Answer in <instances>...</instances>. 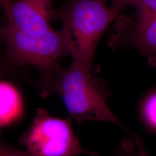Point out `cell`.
<instances>
[{
  "label": "cell",
  "instance_id": "cell-1",
  "mask_svg": "<svg viewBox=\"0 0 156 156\" xmlns=\"http://www.w3.org/2000/svg\"><path fill=\"white\" fill-rule=\"evenodd\" d=\"M91 67L73 59L66 68H58L47 81L37 85L42 97L59 95L68 117L78 126L86 122H102L117 126L129 134L137 145L142 144L139 136L122 123L108 105V92L95 79Z\"/></svg>",
  "mask_w": 156,
  "mask_h": 156
},
{
  "label": "cell",
  "instance_id": "cell-2",
  "mask_svg": "<svg viewBox=\"0 0 156 156\" xmlns=\"http://www.w3.org/2000/svg\"><path fill=\"white\" fill-rule=\"evenodd\" d=\"M106 1L67 0L52 12V20L62 23L73 59L89 67L101 37L119 13L108 8Z\"/></svg>",
  "mask_w": 156,
  "mask_h": 156
},
{
  "label": "cell",
  "instance_id": "cell-3",
  "mask_svg": "<svg viewBox=\"0 0 156 156\" xmlns=\"http://www.w3.org/2000/svg\"><path fill=\"white\" fill-rule=\"evenodd\" d=\"M0 38L6 46L7 56L18 65L28 64L39 71L37 85L47 81L59 68L62 58L71 55L70 42L64 28L41 35L20 31L9 26L0 29Z\"/></svg>",
  "mask_w": 156,
  "mask_h": 156
},
{
  "label": "cell",
  "instance_id": "cell-4",
  "mask_svg": "<svg viewBox=\"0 0 156 156\" xmlns=\"http://www.w3.org/2000/svg\"><path fill=\"white\" fill-rule=\"evenodd\" d=\"M31 156H79L97 153L83 149L73 132L72 119L50 115L44 108H38L33 120L20 140Z\"/></svg>",
  "mask_w": 156,
  "mask_h": 156
},
{
  "label": "cell",
  "instance_id": "cell-5",
  "mask_svg": "<svg viewBox=\"0 0 156 156\" xmlns=\"http://www.w3.org/2000/svg\"><path fill=\"white\" fill-rule=\"evenodd\" d=\"M9 26L33 35L49 32L52 0H0Z\"/></svg>",
  "mask_w": 156,
  "mask_h": 156
},
{
  "label": "cell",
  "instance_id": "cell-6",
  "mask_svg": "<svg viewBox=\"0 0 156 156\" xmlns=\"http://www.w3.org/2000/svg\"><path fill=\"white\" fill-rule=\"evenodd\" d=\"M24 105L19 91L11 83L0 80V133L16 124L23 116Z\"/></svg>",
  "mask_w": 156,
  "mask_h": 156
},
{
  "label": "cell",
  "instance_id": "cell-7",
  "mask_svg": "<svg viewBox=\"0 0 156 156\" xmlns=\"http://www.w3.org/2000/svg\"><path fill=\"white\" fill-rule=\"evenodd\" d=\"M131 37L134 44L141 50L156 53V19L137 20Z\"/></svg>",
  "mask_w": 156,
  "mask_h": 156
},
{
  "label": "cell",
  "instance_id": "cell-8",
  "mask_svg": "<svg viewBox=\"0 0 156 156\" xmlns=\"http://www.w3.org/2000/svg\"><path fill=\"white\" fill-rule=\"evenodd\" d=\"M134 6L137 11V20L156 19V0H136Z\"/></svg>",
  "mask_w": 156,
  "mask_h": 156
},
{
  "label": "cell",
  "instance_id": "cell-9",
  "mask_svg": "<svg viewBox=\"0 0 156 156\" xmlns=\"http://www.w3.org/2000/svg\"><path fill=\"white\" fill-rule=\"evenodd\" d=\"M115 156H149L145 149L137 148L134 140L125 138L122 140L117 145Z\"/></svg>",
  "mask_w": 156,
  "mask_h": 156
},
{
  "label": "cell",
  "instance_id": "cell-10",
  "mask_svg": "<svg viewBox=\"0 0 156 156\" xmlns=\"http://www.w3.org/2000/svg\"><path fill=\"white\" fill-rule=\"evenodd\" d=\"M142 112L145 122L150 127L156 130V92L145 100Z\"/></svg>",
  "mask_w": 156,
  "mask_h": 156
},
{
  "label": "cell",
  "instance_id": "cell-11",
  "mask_svg": "<svg viewBox=\"0 0 156 156\" xmlns=\"http://www.w3.org/2000/svg\"><path fill=\"white\" fill-rule=\"evenodd\" d=\"M0 156H31L26 151L12 147L0 140Z\"/></svg>",
  "mask_w": 156,
  "mask_h": 156
},
{
  "label": "cell",
  "instance_id": "cell-12",
  "mask_svg": "<svg viewBox=\"0 0 156 156\" xmlns=\"http://www.w3.org/2000/svg\"><path fill=\"white\" fill-rule=\"evenodd\" d=\"M112 3V8L120 12L129 6H134L136 0H109Z\"/></svg>",
  "mask_w": 156,
  "mask_h": 156
},
{
  "label": "cell",
  "instance_id": "cell-13",
  "mask_svg": "<svg viewBox=\"0 0 156 156\" xmlns=\"http://www.w3.org/2000/svg\"><path fill=\"white\" fill-rule=\"evenodd\" d=\"M4 64L2 62V57L1 56V54H0V77L2 75V74L4 73Z\"/></svg>",
  "mask_w": 156,
  "mask_h": 156
}]
</instances>
